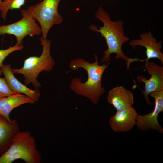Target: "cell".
Listing matches in <instances>:
<instances>
[{
  "instance_id": "cell-1",
  "label": "cell",
  "mask_w": 163,
  "mask_h": 163,
  "mask_svg": "<svg viewBox=\"0 0 163 163\" xmlns=\"http://www.w3.org/2000/svg\"><path fill=\"white\" fill-rule=\"evenodd\" d=\"M95 61L90 63L85 59L78 58L71 60L69 67L72 71L82 68L87 72V80L84 83L80 78H76L72 80L70 85V89L77 94L85 97L90 100L94 104L98 103L100 97L105 92L102 86V78L105 70L108 67L109 63H104L101 65L98 62L96 53L94 55Z\"/></svg>"
},
{
  "instance_id": "cell-2",
  "label": "cell",
  "mask_w": 163,
  "mask_h": 163,
  "mask_svg": "<svg viewBox=\"0 0 163 163\" xmlns=\"http://www.w3.org/2000/svg\"><path fill=\"white\" fill-rule=\"evenodd\" d=\"M95 17L102 23V26L97 27L92 24L89 28L93 32L99 33L105 39L107 46V49L103 51L101 63H108L113 53L116 54L114 59H122L126 62L128 57L123 53L122 46L130 39L124 34L123 21L112 20L109 14L103 8L102 5L96 12Z\"/></svg>"
},
{
  "instance_id": "cell-3",
  "label": "cell",
  "mask_w": 163,
  "mask_h": 163,
  "mask_svg": "<svg viewBox=\"0 0 163 163\" xmlns=\"http://www.w3.org/2000/svg\"><path fill=\"white\" fill-rule=\"evenodd\" d=\"M43 50L39 56H30L26 59L23 67L20 69H12L14 73L23 75L24 83L26 85L31 83L35 88L39 89L40 83L37 80L39 74L42 71L50 72L55 65V61L51 56L50 50L51 41L47 38L41 37L40 39Z\"/></svg>"
},
{
  "instance_id": "cell-4",
  "label": "cell",
  "mask_w": 163,
  "mask_h": 163,
  "mask_svg": "<svg viewBox=\"0 0 163 163\" xmlns=\"http://www.w3.org/2000/svg\"><path fill=\"white\" fill-rule=\"evenodd\" d=\"M18 159L26 163H40L41 161L35 139L29 131H19L14 136L8 149L0 156V163H12Z\"/></svg>"
},
{
  "instance_id": "cell-5",
  "label": "cell",
  "mask_w": 163,
  "mask_h": 163,
  "mask_svg": "<svg viewBox=\"0 0 163 163\" xmlns=\"http://www.w3.org/2000/svg\"><path fill=\"white\" fill-rule=\"evenodd\" d=\"M62 0H43L27 9L34 18L40 24L42 30V37L47 38L50 28L54 25L62 22V16L58 12V7Z\"/></svg>"
},
{
  "instance_id": "cell-6",
  "label": "cell",
  "mask_w": 163,
  "mask_h": 163,
  "mask_svg": "<svg viewBox=\"0 0 163 163\" xmlns=\"http://www.w3.org/2000/svg\"><path fill=\"white\" fill-rule=\"evenodd\" d=\"M22 18L9 24L0 25V35L7 34L14 35L16 37V45H22L23 40L27 36L39 35L42 30L32 13L27 8L21 11Z\"/></svg>"
},
{
  "instance_id": "cell-7",
  "label": "cell",
  "mask_w": 163,
  "mask_h": 163,
  "mask_svg": "<svg viewBox=\"0 0 163 163\" xmlns=\"http://www.w3.org/2000/svg\"><path fill=\"white\" fill-rule=\"evenodd\" d=\"M139 39L130 40L129 44L134 49H136V47L138 46L145 47L146 58L144 59H139L137 58L127 57V61L126 62L127 69H129L130 64L133 62L147 61L152 58L159 59L163 65V53L161 51L163 41L161 40L157 41L150 31L141 33L139 35Z\"/></svg>"
},
{
  "instance_id": "cell-8",
  "label": "cell",
  "mask_w": 163,
  "mask_h": 163,
  "mask_svg": "<svg viewBox=\"0 0 163 163\" xmlns=\"http://www.w3.org/2000/svg\"><path fill=\"white\" fill-rule=\"evenodd\" d=\"M149 95L154 99V108L148 114L144 115L138 114L136 125L142 131L155 130L162 134L163 129L158 122V116L163 111V91L152 92Z\"/></svg>"
},
{
  "instance_id": "cell-9",
  "label": "cell",
  "mask_w": 163,
  "mask_h": 163,
  "mask_svg": "<svg viewBox=\"0 0 163 163\" xmlns=\"http://www.w3.org/2000/svg\"><path fill=\"white\" fill-rule=\"evenodd\" d=\"M145 69L151 75L149 79L142 75L137 76V81L144 84V90L139 88L143 94L145 101L149 105L152 104L148 97L149 94L152 92L163 91V66H160L153 62L146 61Z\"/></svg>"
},
{
  "instance_id": "cell-10",
  "label": "cell",
  "mask_w": 163,
  "mask_h": 163,
  "mask_svg": "<svg viewBox=\"0 0 163 163\" xmlns=\"http://www.w3.org/2000/svg\"><path fill=\"white\" fill-rule=\"evenodd\" d=\"M138 115L136 110L132 107L117 110L110 118L109 123L111 129L115 132H127L136 125Z\"/></svg>"
},
{
  "instance_id": "cell-11",
  "label": "cell",
  "mask_w": 163,
  "mask_h": 163,
  "mask_svg": "<svg viewBox=\"0 0 163 163\" xmlns=\"http://www.w3.org/2000/svg\"><path fill=\"white\" fill-rule=\"evenodd\" d=\"M1 72L8 87L13 92L24 94L35 102L38 101L40 95L39 89H31L21 83L14 76L10 65H3L1 68Z\"/></svg>"
},
{
  "instance_id": "cell-12",
  "label": "cell",
  "mask_w": 163,
  "mask_h": 163,
  "mask_svg": "<svg viewBox=\"0 0 163 163\" xmlns=\"http://www.w3.org/2000/svg\"><path fill=\"white\" fill-rule=\"evenodd\" d=\"M107 100L117 111L130 108L134 102L133 93L123 86H117L110 90Z\"/></svg>"
},
{
  "instance_id": "cell-13",
  "label": "cell",
  "mask_w": 163,
  "mask_h": 163,
  "mask_svg": "<svg viewBox=\"0 0 163 163\" xmlns=\"http://www.w3.org/2000/svg\"><path fill=\"white\" fill-rule=\"evenodd\" d=\"M19 130V126L15 120L9 121L0 115V155L8 149L13 137Z\"/></svg>"
},
{
  "instance_id": "cell-14",
  "label": "cell",
  "mask_w": 163,
  "mask_h": 163,
  "mask_svg": "<svg viewBox=\"0 0 163 163\" xmlns=\"http://www.w3.org/2000/svg\"><path fill=\"white\" fill-rule=\"evenodd\" d=\"M35 103L33 99L24 94L15 93L0 98V115L11 121L9 116L13 110L24 104Z\"/></svg>"
},
{
  "instance_id": "cell-15",
  "label": "cell",
  "mask_w": 163,
  "mask_h": 163,
  "mask_svg": "<svg viewBox=\"0 0 163 163\" xmlns=\"http://www.w3.org/2000/svg\"><path fill=\"white\" fill-rule=\"evenodd\" d=\"M25 1L26 0H3L0 4L1 17L5 20L9 10L20 9L24 4Z\"/></svg>"
},
{
  "instance_id": "cell-16",
  "label": "cell",
  "mask_w": 163,
  "mask_h": 163,
  "mask_svg": "<svg viewBox=\"0 0 163 163\" xmlns=\"http://www.w3.org/2000/svg\"><path fill=\"white\" fill-rule=\"evenodd\" d=\"M24 48L23 45L19 46L15 45L5 50H0V76L2 74L1 68L3 65V62L5 58L10 53L14 51L22 50Z\"/></svg>"
},
{
  "instance_id": "cell-17",
  "label": "cell",
  "mask_w": 163,
  "mask_h": 163,
  "mask_svg": "<svg viewBox=\"0 0 163 163\" xmlns=\"http://www.w3.org/2000/svg\"><path fill=\"white\" fill-rule=\"evenodd\" d=\"M15 93L10 88L4 78L0 77V98L9 96Z\"/></svg>"
},
{
  "instance_id": "cell-18",
  "label": "cell",
  "mask_w": 163,
  "mask_h": 163,
  "mask_svg": "<svg viewBox=\"0 0 163 163\" xmlns=\"http://www.w3.org/2000/svg\"><path fill=\"white\" fill-rule=\"evenodd\" d=\"M109 0L112 1H116L117 0Z\"/></svg>"
},
{
  "instance_id": "cell-19",
  "label": "cell",
  "mask_w": 163,
  "mask_h": 163,
  "mask_svg": "<svg viewBox=\"0 0 163 163\" xmlns=\"http://www.w3.org/2000/svg\"><path fill=\"white\" fill-rule=\"evenodd\" d=\"M2 1L1 0H0V4L1 2H2Z\"/></svg>"
}]
</instances>
